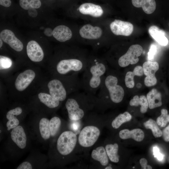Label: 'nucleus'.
<instances>
[{
    "instance_id": "nucleus-1",
    "label": "nucleus",
    "mask_w": 169,
    "mask_h": 169,
    "mask_svg": "<svg viewBox=\"0 0 169 169\" xmlns=\"http://www.w3.org/2000/svg\"><path fill=\"white\" fill-rule=\"evenodd\" d=\"M107 70V65L102 59L95 57L88 59L81 79L82 89L94 95L100 88Z\"/></svg>"
},
{
    "instance_id": "nucleus-2",
    "label": "nucleus",
    "mask_w": 169,
    "mask_h": 169,
    "mask_svg": "<svg viewBox=\"0 0 169 169\" xmlns=\"http://www.w3.org/2000/svg\"><path fill=\"white\" fill-rule=\"evenodd\" d=\"M117 77L107 70L99 90L100 100L109 99L113 103H119L123 100L125 91L123 87L118 84Z\"/></svg>"
},
{
    "instance_id": "nucleus-3",
    "label": "nucleus",
    "mask_w": 169,
    "mask_h": 169,
    "mask_svg": "<svg viewBox=\"0 0 169 169\" xmlns=\"http://www.w3.org/2000/svg\"><path fill=\"white\" fill-rule=\"evenodd\" d=\"M86 59L82 53H80L72 58L64 59L59 61L56 65V70L61 75L70 73L72 74L83 72L87 62Z\"/></svg>"
},
{
    "instance_id": "nucleus-4",
    "label": "nucleus",
    "mask_w": 169,
    "mask_h": 169,
    "mask_svg": "<svg viewBox=\"0 0 169 169\" xmlns=\"http://www.w3.org/2000/svg\"><path fill=\"white\" fill-rule=\"evenodd\" d=\"M50 94L59 101L65 100L68 93H75L81 89L80 87L66 86L61 80L55 79L50 81L48 84Z\"/></svg>"
},
{
    "instance_id": "nucleus-5",
    "label": "nucleus",
    "mask_w": 169,
    "mask_h": 169,
    "mask_svg": "<svg viewBox=\"0 0 169 169\" xmlns=\"http://www.w3.org/2000/svg\"><path fill=\"white\" fill-rule=\"evenodd\" d=\"M77 141L76 135L70 131L63 132L59 136L57 142V149L62 155L70 154L74 148Z\"/></svg>"
},
{
    "instance_id": "nucleus-6",
    "label": "nucleus",
    "mask_w": 169,
    "mask_h": 169,
    "mask_svg": "<svg viewBox=\"0 0 169 169\" xmlns=\"http://www.w3.org/2000/svg\"><path fill=\"white\" fill-rule=\"evenodd\" d=\"M80 95L81 92H75L74 96L68 98L66 102L69 117L72 120H79L84 116V110L80 107L79 104Z\"/></svg>"
},
{
    "instance_id": "nucleus-7",
    "label": "nucleus",
    "mask_w": 169,
    "mask_h": 169,
    "mask_svg": "<svg viewBox=\"0 0 169 169\" xmlns=\"http://www.w3.org/2000/svg\"><path fill=\"white\" fill-rule=\"evenodd\" d=\"M100 131L96 127L89 125L84 127L78 137L80 145L85 147L92 146L96 141L100 135Z\"/></svg>"
},
{
    "instance_id": "nucleus-8",
    "label": "nucleus",
    "mask_w": 169,
    "mask_h": 169,
    "mask_svg": "<svg viewBox=\"0 0 169 169\" xmlns=\"http://www.w3.org/2000/svg\"><path fill=\"white\" fill-rule=\"evenodd\" d=\"M143 51L142 47L139 44H134L129 48L127 52L121 56L117 61L118 65L121 67H125L130 64H136L139 61L138 57Z\"/></svg>"
},
{
    "instance_id": "nucleus-9",
    "label": "nucleus",
    "mask_w": 169,
    "mask_h": 169,
    "mask_svg": "<svg viewBox=\"0 0 169 169\" xmlns=\"http://www.w3.org/2000/svg\"><path fill=\"white\" fill-rule=\"evenodd\" d=\"M142 68L144 74L146 76L144 79L145 85L147 87L155 85L157 82L155 73L159 69L158 63L156 62L146 61L143 63Z\"/></svg>"
},
{
    "instance_id": "nucleus-10",
    "label": "nucleus",
    "mask_w": 169,
    "mask_h": 169,
    "mask_svg": "<svg viewBox=\"0 0 169 169\" xmlns=\"http://www.w3.org/2000/svg\"><path fill=\"white\" fill-rule=\"evenodd\" d=\"M133 26L131 23L115 19L110 24L112 32L116 35L129 36L133 32Z\"/></svg>"
},
{
    "instance_id": "nucleus-11",
    "label": "nucleus",
    "mask_w": 169,
    "mask_h": 169,
    "mask_svg": "<svg viewBox=\"0 0 169 169\" xmlns=\"http://www.w3.org/2000/svg\"><path fill=\"white\" fill-rule=\"evenodd\" d=\"M0 37L4 42L8 44L15 50L20 52L23 49L22 43L11 30L7 29L2 30L0 33Z\"/></svg>"
},
{
    "instance_id": "nucleus-12",
    "label": "nucleus",
    "mask_w": 169,
    "mask_h": 169,
    "mask_svg": "<svg viewBox=\"0 0 169 169\" xmlns=\"http://www.w3.org/2000/svg\"><path fill=\"white\" fill-rule=\"evenodd\" d=\"M35 72L31 69H28L20 74L15 83L16 89L19 91L25 90L30 84L35 77Z\"/></svg>"
},
{
    "instance_id": "nucleus-13",
    "label": "nucleus",
    "mask_w": 169,
    "mask_h": 169,
    "mask_svg": "<svg viewBox=\"0 0 169 169\" xmlns=\"http://www.w3.org/2000/svg\"><path fill=\"white\" fill-rule=\"evenodd\" d=\"M26 50L28 57L32 61L39 62L43 59V51L38 44L35 41L31 40L28 42Z\"/></svg>"
},
{
    "instance_id": "nucleus-14",
    "label": "nucleus",
    "mask_w": 169,
    "mask_h": 169,
    "mask_svg": "<svg viewBox=\"0 0 169 169\" xmlns=\"http://www.w3.org/2000/svg\"><path fill=\"white\" fill-rule=\"evenodd\" d=\"M102 33V30L100 27L93 26L90 24L84 25L79 30V33L81 37L90 40L100 38Z\"/></svg>"
},
{
    "instance_id": "nucleus-15",
    "label": "nucleus",
    "mask_w": 169,
    "mask_h": 169,
    "mask_svg": "<svg viewBox=\"0 0 169 169\" xmlns=\"http://www.w3.org/2000/svg\"><path fill=\"white\" fill-rule=\"evenodd\" d=\"M79 10L83 14L90 15L95 18L101 17L103 13V10L100 6L91 3L82 4Z\"/></svg>"
},
{
    "instance_id": "nucleus-16",
    "label": "nucleus",
    "mask_w": 169,
    "mask_h": 169,
    "mask_svg": "<svg viewBox=\"0 0 169 169\" xmlns=\"http://www.w3.org/2000/svg\"><path fill=\"white\" fill-rule=\"evenodd\" d=\"M11 134L13 141L20 148L24 149L26 146L27 138L23 127L18 125L13 129Z\"/></svg>"
},
{
    "instance_id": "nucleus-17",
    "label": "nucleus",
    "mask_w": 169,
    "mask_h": 169,
    "mask_svg": "<svg viewBox=\"0 0 169 169\" xmlns=\"http://www.w3.org/2000/svg\"><path fill=\"white\" fill-rule=\"evenodd\" d=\"M53 35L58 41L65 42L72 38V33L70 29L67 26L60 25L54 28L53 30Z\"/></svg>"
},
{
    "instance_id": "nucleus-18",
    "label": "nucleus",
    "mask_w": 169,
    "mask_h": 169,
    "mask_svg": "<svg viewBox=\"0 0 169 169\" xmlns=\"http://www.w3.org/2000/svg\"><path fill=\"white\" fill-rule=\"evenodd\" d=\"M119 136L122 139L132 138L136 141L140 142L144 138V134L143 131L139 128L135 129L131 131L124 129L120 131Z\"/></svg>"
},
{
    "instance_id": "nucleus-19",
    "label": "nucleus",
    "mask_w": 169,
    "mask_h": 169,
    "mask_svg": "<svg viewBox=\"0 0 169 169\" xmlns=\"http://www.w3.org/2000/svg\"><path fill=\"white\" fill-rule=\"evenodd\" d=\"M148 32L152 38L160 45L165 46L167 44L168 41L165 36V32L157 26H151L148 29Z\"/></svg>"
},
{
    "instance_id": "nucleus-20",
    "label": "nucleus",
    "mask_w": 169,
    "mask_h": 169,
    "mask_svg": "<svg viewBox=\"0 0 169 169\" xmlns=\"http://www.w3.org/2000/svg\"><path fill=\"white\" fill-rule=\"evenodd\" d=\"M131 2L134 7L142 8L144 12L147 14L152 13L156 8L155 0H131Z\"/></svg>"
},
{
    "instance_id": "nucleus-21",
    "label": "nucleus",
    "mask_w": 169,
    "mask_h": 169,
    "mask_svg": "<svg viewBox=\"0 0 169 169\" xmlns=\"http://www.w3.org/2000/svg\"><path fill=\"white\" fill-rule=\"evenodd\" d=\"M146 97L150 109L160 107L162 105L161 93L156 89H153L149 91Z\"/></svg>"
},
{
    "instance_id": "nucleus-22",
    "label": "nucleus",
    "mask_w": 169,
    "mask_h": 169,
    "mask_svg": "<svg viewBox=\"0 0 169 169\" xmlns=\"http://www.w3.org/2000/svg\"><path fill=\"white\" fill-rule=\"evenodd\" d=\"M91 155L93 159L99 161L102 165L105 166L108 164V156L103 147L99 146L93 150Z\"/></svg>"
},
{
    "instance_id": "nucleus-23",
    "label": "nucleus",
    "mask_w": 169,
    "mask_h": 169,
    "mask_svg": "<svg viewBox=\"0 0 169 169\" xmlns=\"http://www.w3.org/2000/svg\"><path fill=\"white\" fill-rule=\"evenodd\" d=\"M130 105L131 106H137L141 105L140 111L141 113H146L149 107L148 103L146 97L144 95L139 97L135 95L130 101Z\"/></svg>"
},
{
    "instance_id": "nucleus-24",
    "label": "nucleus",
    "mask_w": 169,
    "mask_h": 169,
    "mask_svg": "<svg viewBox=\"0 0 169 169\" xmlns=\"http://www.w3.org/2000/svg\"><path fill=\"white\" fill-rule=\"evenodd\" d=\"M38 97L42 103L49 108H55L59 105V101L55 99L50 94L40 93L38 95Z\"/></svg>"
},
{
    "instance_id": "nucleus-25",
    "label": "nucleus",
    "mask_w": 169,
    "mask_h": 169,
    "mask_svg": "<svg viewBox=\"0 0 169 169\" xmlns=\"http://www.w3.org/2000/svg\"><path fill=\"white\" fill-rule=\"evenodd\" d=\"M105 149L108 157L111 161L115 163L119 162V156L117 154L118 145L117 144H108L106 146Z\"/></svg>"
},
{
    "instance_id": "nucleus-26",
    "label": "nucleus",
    "mask_w": 169,
    "mask_h": 169,
    "mask_svg": "<svg viewBox=\"0 0 169 169\" xmlns=\"http://www.w3.org/2000/svg\"><path fill=\"white\" fill-rule=\"evenodd\" d=\"M132 118L131 115L128 112L120 114L112 121V127L115 129H117L123 123L129 121Z\"/></svg>"
},
{
    "instance_id": "nucleus-27",
    "label": "nucleus",
    "mask_w": 169,
    "mask_h": 169,
    "mask_svg": "<svg viewBox=\"0 0 169 169\" xmlns=\"http://www.w3.org/2000/svg\"><path fill=\"white\" fill-rule=\"evenodd\" d=\"M143 125L146 128L151 130L153 135L155 137H159L162 136V131L158 127L156 122L153 120L149 119L145 122Z\"/></svg>"
},
{
    "instance_id": "nucleus-28",
    "label": "nucleus",
    "mask_w": 169,
    "mask_h": 169,
    "mask_svg": "<svg viewBox=\"0 0 169 169\" xmlns=\"http://www.w3.org/2000/svg\"><path fill=\"white\" fill-rule=\"evenodd\" d=\"M49 121L47 119L43 118L39 123V128L42 137L45 140L48 139L50 136L49 128Z\"/></svg>"
},
{
    "instance_id": "nucleus-29",
    "label": "nucleus",
    "mask_w": 169,
    "mask_h": 169,
    "mask_svg": "<svg viewBox=\"0 0 169 169\" xmlns=\"http://www.w3.org/2000/svg\"><path fill=\"white\" fill-rule=\"evenodd\" d=\"M19 4L20 7L25 10L32 8L37 9L41 5L40 0H19Z\"/></svg>"
},
{
    "instance_id": "nucleus-30",
    "label": "nucleus",
    "mask_w": 169,
    "mask_h": 169,
    "mask_svg": "<svg viewBox=\"0 0 169 169\" xmlns=\"http://www.w3.org/2000/svg\"><path fill=\"white\" fill-rule=\"evenodd\" d=\"M61 123L60 119L57 117H53L49 121V128L51 136H54L56 134L59 128Z\"/></svg>"
},
{
    "instance_id": "nucleus-31",
    "label": "nucleus",
    "mask_w": 169,
    "mask_h": 169,
    "mask_svg": "<svg viewBox=\"0 0 169 169\" xmlns=\"http://www.w3.org/2000/svg\"><path fill=\"white\" fill-rule=\"evenodd\" d=\"M169 122V114H168V111L166 109H162L161 115L156 119V122L158 125L161 127H164Z\"/></svg>"
},
{
    "instance_id": "nucleus-32",
    "label": "nucleus",
    "mask_w": 169,
    "mask_h": 169,
    "mask_svg": "<svg viewBox=\"0 0 169 169\" xmlns=\"http://www.w3.org/2000/svg\"><path fill=\"white\" fill-rule=\"evenodd\" d=\"M136 75L133 71L127 72L125 76V83L126 86L129 88H133L135 85L134 77Z\"/></svg>"
},
{
    "instance_id": "nucleus-33",
    "label": "nucleus",
    "mask_w": 169,
    "mask_h": 169,
    "mask_svg": "<svg viewBox=\"0 0 169 169\" xmlns=\"http://www.w3.org/2000/svg\"><path fill=\"white\" fill-rule=\"evenodd\" d=\"M12 61L9 58L0 56V69H4L10 68L12 65Z\"/></svg>"
},
{
    "instance_id": "nucleus-34",
    "label": "nucleus",
    "mask_w": 169,
    "mask_h": 169,
    "mask_svg": "<svg viewBox=\"0 0 169 169\" xmlns=\"http://www.w3.org/2000/svg\"><path fill=\"white\" fill-rule=\"evenodd\" d=\"M22 112V109L20 107H16L15 109L10 110L8 112L6 115V118L8 120L15 119L17 118L14 115H20Z\"/></svg>"
},
{
    "instance_id": "nucleus-35",
    "label": "nucleus",
    "mask_w": 169,
    "mask_h": 169,
    "mask_svg": "<svg viewBox=\"0 0 169 169\" xmlns=\"http://www.w3.org/2000/svg\"><path fill=\"white\" fill-rule=\"evenodd\" d=\"M19 121L17 118L8 120L6 123V126L8 130H10L11 129H13L18 125Z\"/></svg>"
},
{
    "instance_id": "nucleus-36",
    "label": "nucleus",
    "mask_w": 169,
    "mask_h": 169,
    "mask_svg": "<svg viewBox=\"0 0 169 169\" xmlns=\"http://www.w3.org/2000/svg\"><path fill=\"white\" fill-rule=\"evenodd\" d=\"M157 52V47L155 45L152 44L150 45L149 51L148 53V58L149 60L153 59Z\"/></svg>"
},
{
    "instance_id": "nucleus-37",
    "label": "nucleus",
    "mask_w": 169,
    "mask_h": 169,
    "mask_svg": "<svg viewBox=\"0 0 169 169\" xmlns=\"http://www.w3.org/2000/svg\"><path fill=\"white\" fill-rule=\"evenodd\" d=\"M153 152L154 157H156L158 160L162 161L164 157V155L161 153L158 147L155 146L153 148Z\"/></svg>"
},
{
    "instance_id": "nucleus-38",
    "label": "nucleus",
    "mask_w": 169,
    "mask_h": 169,
    "mask_svg": "<svg viewBox=\"0 0 169 169\" xmlns=\"http://www.w3.org/2000/svg\"><path fill=\"white\" fill-rule=\"evenodd\" d=\"M162 132V137L165 141L169 142V125L164 129Z\"/></svg>"
},
{
    "instance_id": "nucleus-39",
    "label": "nucleus",
    "mask_w": 169,
    "mask_h": 169,
    "mask_svg": "<svg viewBox=\"0 0 169 169\" xmlns=\"http://www.w3.org/2000/svg\"><path fill=\"white\" fill-rule=\"evenodd\" d=\"M133 72L135 74L136 76H142L144 74L143 68L141 66H137L135 67Z\"/></svg>"
},
{
    "instance_id": "nucleus-40",
    "label": "nucleus",
    "mask_w": 169,
    "mask_h": 169,
    "mask_svg": "<svg viewBox=\"0 0 169 169\" xmlns=\"http://www.w3.org/2000/svg\"><path fill=\"white\" fill-rule=\"evenodd\" d=\"M140 163L142 169H151L152 167L149 165H147V161L145 158H141L140 160Z\"/></svg>"
},
{
    "instance_id": "nucleus-41",
    "label": "nucleus",
    "mask_w": 169,
    "mask_h": 169,
    "mask_svg": "<svg viewBox=\"0 0 169 169\" xmlns=\"http://www.w3.org/2000/svg\"><path fill=\"white\" fill-rule=\"evenodd\" d=\"M17 169H31L32 166L31 164L27 161L23 162L17 168Z\"/></svg>"
},
{
    "instance_id": "nucleus-42",
    "label": "nucleus",
    "mask_w": 169,
    "mask_h": 169,
    "mask_svg": "<svg viewBox=\"0 0 169 169\" xmlns=\"http://www.w3.org/2000/svg\"><path fill=\"white\" fill-rule=\"evenodd\" d=\"M28 14L31 17L34 18L36 17L38 15V12L35 8H30L28 10Z\"/></svg>"
},
{
    "instance_id": "nucleus-43",
    "label": "nucleus",
    "mask_w": 169,
    "mask_h": 169,
    "mask_svg": "<svg viewBox=\"0 0 169 169\" xmlns=\"http://www.w3.org/2000/svg\"><path fill=\"white\" fill-rule=\"evenodd\" d=\"M0 4L4 7H8L11 4V0H0Z\"/></svg>"
},
{
    "instance_id": "nucleus-44",
    "label": "nucleus",
    "mask_w": 169,
    "mask_h": 169,
    "mask_svg": "<svg viewBox=\"0 0 169 169\" xmlns=\"http://www.w3.org/2000/svg\"><path fill=\"white\" fill-rule=\"evenodd\" d=\"M53 30L49 28H46L44 31V35L48 37H51L53 35Z\"/></svg>"
},
{
    "instance_id": "nucleus-45",
    "label": "nucleus",
    "mask_w": 169,
    "mask_h": 169,
    "mask_svg": "<svg viewBox=\"0 0 169 169\" xmlns=\"http://www.w3.org/2000/svg\"><path fill=\"white\" fill-rule=\"evenodd\" d=\"M141 86V84L140 83H138L136 84V87L138 88H140Z\"/></svg>"
},
{
    "instance_id": "nucleus-46",
    "label": "nucleus",
    "mask_w": 169,
    "mask_h": 169,
    "mask_svg": "<svg viewBox=\"0 0 169 169\" xmlns=\"http://www.w3.org/2000/svg\"><path fill=\"white\" fill-rule=\"evenodd\" d=\"M0 48H1L2 47L3 44V40L1 38L0 39Z\"/></svg>"
},
{
    "instance_id": "nucleus-47",
    "label": "nucleus",
    "mask_w": 169,
    "mask_h": 169,
    "mask_svg": "<svg viewBox=\"0 0 169 169\" xmlns=\"http://www.w3.org/2000/svg\"><path fill=\"white\" fill-rule=\"evenodd\" d=\"M112 169V168L110 166H107L105 168V169Z\"/></svg>"
},
{
    "instance_id": "nucleus-48",
    "label": "nucleus",
    "mask_w": 169,
    "mask_h": 169,
    "mask_svg": "<svg viewBox=\"0 0 169 169\" xmlns=\"http://www.w3.org/2000/svg\"><path fill=\"white\" fill-rule=\"evenodd\" d=\"M134 167H133V168H134Z\"/></svg>"
},
{
    "instance_id": "nucleus-49",
    "label": "nucleus",
    "mask_w": 169,
    "mask_h": 169,
    "mask_svg": "<svg viewBox=\"0 0 169 169\" xmlns=\"http://www.w3.org/2000/svg\"></svg>"
}]
</instances>
